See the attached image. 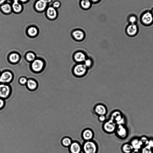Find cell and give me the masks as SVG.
Wrapping results in <instances>:
<instances>
[{
  "label": "cell",
  "instance_id": "cell-35",
  "mask_svg": "<svg viewBox=\"0 0 153 153\" xmlns=\"http://www.w3.org/2000/svg\"><path fill=\"white\" fill-rule=\"evenodd\" d=\"M5 104V100L0 98V110L2 109Z\"/></svg>",
  "mask_w": 153,
  "mask_h": 153
},
{
  "label": "cell",
  "instance_id": "cell-3",
  "mask_svg": "<svg viewBox=\"0 0 153 153\" xmlns=\"http://www.w3.org/2000/svg\"><path fill=\"white\" fill-rule=\"evenodd\" d=\"M109 119L111 120L117 125L125 124V120L123 113L119 110H116L110 114Z\"/></svg>",
  "mask_w": 153,
  "mask_h": 153
},
{
  "label": "cell",
  "instance_id": "cell-40",
  "mask_svg": "<svg viewBox=\"0 0 153 153\" xmlns=\"http://www.w3.org/2000/svg\"><path fill=\"white\" fill-rule=\"evenodd\" d=\"M92 3H96L100 1V0H89Z\"/></svg>",
  "mask_w": 153,
  "mask_h": 153
},
{
  "label": "cell",
  "instance_id": "cell-23",
  "mask_svg": "<svg viewBox=\"0 0 153 153\" xmlns=\"http://www.w3.org/2000/svg\"><path fill=\"white\" fill-rule=\"evenodd\" d=\"M71 139L68 136H65L61 140V144L62 146L66 148H68L73 142Z\"/></svg>",
  "mask_w": 153,
  "mask_h": 153
},
{
  "label": "cell",
  "instance_id": "cell-12",
  "mask_svg": "<svg viewBox=\"0 0 153 153\" xmlns=\"http://www.w3.org/2000/svg\"><path fill=\"white\" fill-rule=\"evenodd\" d=\"M68 148L70 153H81L82 151V145L76 141H73Z\"/></svg>",
  "mask_w": 153,
  "mask_h": 153
},
{
  "label": "cell",
  "instance_id": "cell-22",
  "mask_svg": "<svg viewBox=\"0 0 153 153\" xmlns=\"http://www.w3.org/2000/svg\"><path fill=\"white\" fill-rule=\"evenodd\" d=\"M27 85L28 89L31 91H35L37 89V83L34 80L32 79L28 80Z\"/></svg>",
  "mask_w": 153,
  "mask_h": 153
},
{
  "label": "cell",
  "instance_id": "cell-39",
  "mask_svg": "<svg viewBox=\"0 0 153 153\" xmlns=\"http://www.w3.org/2000/svg\"><path fill=\"white\" fill-rule=\"evenodd\" d=\"M131 153H141L140 150L134 149Z\"/></svg>",
  "mask_w": 153,
  "mask_h": 153
},
{
  "label": "cell",
  "instance_id": "cell-42",
  "mask_svg": "<svg viewBox=\"0 0 153 153\" xmlns=\"http://www.w3.org/2000/svg\"><path fill=\"white\" fill-rule=\"evenodd\" d=\"M151 12L153 15V8L152 9L150 10Z\"/></svg>",
  "mask_w": 153,
  "mask_h": 153
},
{
  "label": "cell",
  "instance_id": "cell-32",
  "mask_svg": "<svg viewBox=\"0 0 153 153\" xmlns=\"http://www.w3.org/2000/svg\"><path fill=\"white\" fill-rule=\"evenodd\" d=\"M98 121L100 122L104 123L107 120L106 116L105 115H101L98 116Z\"/></svg>",
  "mask_w": 153,
  "mask_h": 153
},
{
  "label": "cell",
  "instance_id": "cell-21",
  "mask_svg": "<svg viewBox=\"0 0 153 153\" xmlns=\"http://www.w3.org/2000/svg\"><path fill=\"white\" fill-rule=\"evenodd\" d=\"M121 150L123 153H131L134 149L130 142L123 144L121 147Z\"/></svg>",
  "mask_w": 153,
  "mask_h": 153
},
{
  "label": "cell",
  "instance_id": "cell-8",
  "mask_svg": "<svg viewBox=\"0 0 153 153\" xmlns=\"http://www.w3.org/2000/svg\"><path fill=\"white\" fill-rule=\"evenodd\" d=\"M95 114L97 116L101 115H105L107 114L108 110L107 107L103 104H96L93 109Z\"/></svg>",
  "mask_w": 153,
  "mask_h": 153
},
{
  "label": "cell",
  "instance_id": "cell-11",
  "mask_svg": "<svg viewBox=\"0 0 153 153\" xmlns=\"http://www.w3.org/2000/svg\"><path fill=\"white\" fill-rule=\"evenodd\" d=\"M44 63L43 61L39 59H35L32 62L31 67L32 70L35 72H39L43 69Z\"/></svg>",
  "mask_w": 153,
  "mask_h": 153
},
{
  "label": "cell",
  "instance_id": "cell-44",
  "mask_svg": "<svg viewBox=\"0 0 153 153\" xmlns=\"http://www.w3.org/2000/svg\"><path fill=\"white\" fill-rule=\"evenodd\" d=\"M0 75H1V74H0Z\"/></svg>",
  "mask_w": 153,
  "mask_h": 153
},
{
  "label": "cell",
  "instance_id": "cell-28",
  "mask_svg": "<svg viewBox=\"0 0 153 153\" xmlns=\"http://www.w3.org/2000/svg\"><path fill=\"white\" fill-rule=\"evenodd\" d=\"M140 150L141 153H153V149L148 145L143 147Z\"/></svg>",
  "mask_w": 153,
  "mask_h": 153
},
{
  "label": "cell",
  "instance_id": "cell-41",
  "mask_svg": "<svg viewBox=\"0 0 153 153\" xmlns=\"http://www.w3.org/2000/svg\"><path fill=\"white\" fill-rule=\"evenodd\" d=\"M45 1L48 4L51 3L53 1V0H45Z\"/></svg>",
  "mask_w": 153,
  "mask_h": 153
},
{
  "label": "cell",
  "instance_id": "cell-20",
  "mask_svg": "<svg viewBox=\"0 0 153 153\" xmlns=\"http://www.w3.org/2000/svg\"><path fill=\"white\" fill-rule=\"evenodd\" d=\"M0 10L3 13L5 14H9L12 12V5L7 3L0 6Z\"/></svg>",
  "mask_w": 153,
  "mask_h": 153
},
{
  "label": "cell",
  "instance_id": "cell-17",
  "mask_svg": "<svg viewBox=\"0 0 153 153\" xmlns=\"http://www.w3.org/2000/svg\"><path fill=\"white\" fill-rule=\"evenodd\" d=\"M12 11L16 14L21 13L23 9V7L22 4L18 0H15L12 5Z\"/></svg>",
  "mask_w": 153,
  "mask_h": 153
},
{
  "label": "cell",
  "instance_id": "cell-5",
  "mask_svg": "<svg viewBox=\"0 0 153 153\" xmlns=\"http://www.w3.org/2000/svg\"><path fill=\"white\" fill-rule=\"evenodd\" d=\"M117 126L115 123L109 118L103 123L102 128L105 133L112 134L115 133Z\"/></svg>",
  "mask_w": 153,
  "mask_h": 153
},
{
  "label": "cell",
  "instance_id": "cell-7",
  "mask_svg": "<svg viewBox=\"0 0 153 153\" xmlns=\"http://www.w3.org/2000/svg\"><path fill=\"white\" fill-rule=\"evenodd\" d=\"M11 87L6 84H0V98L4 100L8 98L12 92Z\"/></svg>",
  "mask_w": 153,
  "mask_h": 153
},
{
  "label": "cell",
  "instance_id": "cell-26",
  "mask_svg": "<svg viewBox=\"0 0 153 153\" xmlns=\"http://www.w3.org/2000/svg\"><path fill=\"white\" fill-rule=\"evenodd\" d=\"M92 3L89 0H82L80 2V6L84 10H88L91 6Z\"/></svg>",
  "mask_w": 153,
  "mask_h": 153
},
{
  "label": "cell",
  "instance_id": "cell-2",
  "mask_svg": "<svg viewBox=\"0 0 153 153\" xmlns=\"http://www.w3.org/2000/svg\"><path fill=\"white\" fill-rule=\"evenodd\" d=\"M140 22L142 25L146 27L151 26L153 24V15L150 10L144 12L141 15Z\"/></svg>",
  "mask_w": 153,
  "mask_h": 153
},
{
  "label": "cell",
  "instance_id": "cell-4",
  "mask_svg": "<svg viewBox=\"0 0 153 153\" xmlns=\"http://www.w3.org/2000/svg\"><path fill=\"white\" fill-rule=\"evenodd\" d=\"M114 133L119 139L124 140L128 137L129 130L125 124L117 125Z\"/></svg>",
  "mask_w": 153,
  "mask_h": 153
},
{
  "label": "cell",
  "instance_id": "cell-6",
  "mask_svg": "<svg viewBox=\"0 0 153 153\" xmlns=\"http://www.w3.org/2000/svg\"><path fill=\"white\" fill-rule=\"evenodd\" d=\"M139 28L137 24H128L125 29V32L128 37L133 38L136 36L139 33Z\"/></svg>",
  "mask_w": 153,
  "mask_h": 153
},
{
  "label": "cell",
  "instance_id": "cell-34",
  "mask_svg": "<svg viewBox=\"0 0 153 153\" xmlns=\"http://www.w3.org/2000/svg\"><path fill=\"white\" fill-rule=\"evenodd\" d=\"M61 6V4L60 1H55L53 4V7L56 9L59 8Z\"/></svg>",
  "mask_w": 153,
  "mask_h": 153
},
{
  "label": "cell",
  "instance_id": "cell-9",
  "mask_svg": "<svg viewBox=\"0 0 153 153\" xmlns=\"http://www.w3.org/2000/svg\"><path fill=\"white\" fill-rule=\"evenodd\" d=\"M13 79V75L9 71H6L0 75V83L6 84L10 83Z\"/></svg>",
  "mask_w": 153,
  "mask_h": 153
},
{
  "label": "cell",
  "instance_id": "cell-19",
  "mask_svg": "<svg viewBox=\"0 0 153 153\" xmlns=\"http://www.w3.org/2000/svg\"><path fill=\"white\" fill-rule=\"evenodd\" d=\"M130 143L135 150H141L143 147V145L140 138H134L131 140Z\"/></svg>",
  "mask_w": 153,
  "mask_h": 153
},
{
  "label": "cell",
  "instance_id": "cell-14",
  "mask_svg": "<svg viewBox=\"0 0 153 153\" xmlns=\"http://www.w3.org/2000/svg\"><path fill=\"white\" fill-rule=\"evenodd\" d=\"M46 15L48 19L53 20L57 18L58 13L56 9L53 6H50L46 9Z\"/></svg>",
  "mask_w": 153,
  "mask_h": 153
},
{
  "label": "cell",
  "instance_id": "cell-29",
  "mask_svg": "<svg viewBox=\"0 0 153 153\" xmlns=\"http://www.w3.org/2000/svg\"><path fill=\"white\" fill-rule=\"evenodd\" d=\"M26 58L28 61L33 62L35 59L36 56L34 53L32 52H29L27 54Z\"/></svg>",
  "mask_w": 153,
  "mask_h": 153
},
{
  "label": "cell",
  "instance_id": "cell-13",
  "mask_svg": "<svg viewBox=\"0 0 153 153\" xmlns=\"http://www.w3.org/2000/svg\"><path fill=\"white\" fill-rule=\"evenodd\" d=\"M95 136L93 131L89 128L84 130L82 133L81 136L84 141L93 140Z\"/></svg>",
  "mask_w": 153,
  "mask_h": 153
},
{
  "label": "cell",
  "instance_id": "cell-16",
  "mask_svg": "<svg viewBox=\"0 0 153 153\" xmlns=\"http://www.w3.org/2000/svg\"><path fill=\"white\" fill-rule=\"evenodd\" d=\"M72 35L74 39L79 41L83 40L85 37L84 32L80 30H76L74 31L72 33Z\"/></svg>",
  "mask_w": 153,
  "mask_h": 153
},
{
  "label": "cell",
  "instance_id": "cell-24",
  "mask_svg": "<svg viewBox=\"0 0 153 153\" xmlns=\"http://www.w3.org/2000/svg\"><path fill=\"white\" fill-rule=\"evenodd\" d=\"M27 33L30 36L34 37L37 35L38 33V30L36 27L31 26L27 29Z\"/></svg>",
  "mask_w": 153,
  "mask_h": 153
},
{
  "label": "cell",
  "instance_id": "cell-33",
  "mask_svg": "<svg viewBox=\"0 0 153 153\" xmlns=\"http://www.w3.org/2000/svg\"><path fill=\"white\" fill-rule=\"evenodd\" d=\"M28 80L25 77H22L20 78L19 79V82L22 85L27 84Z\"/></svg>",
  "mask_w": 153,
  "mask_h": 153
},
{
  "label": "cell",
  "instance_id": "cell-38",
  "mask_svg": "<svg viewBox=\"0 0 153 153\" xmlns=\"http://www.w3.org/2000/svg\"><path fill=\"white\" fill-rule=\"evenodd\" d=\"M18 1L22 3H25L27 2L29 0H18Z\"/></svg>",
  "mask_w": 153,
  "mask_h": 153
},
{
  "label": "cell",
  "instance_id": "cell-36",
  "mask_svg": "<svg viewBox=\"0 0 153 153\" xmlns=\"http://www.w3.org/2000/svg\"><path fill=\"white\" fill-rule=\"evenodd\" d=\"M147 145L153 149V139H149Z\"/></svg>",
  "mask_w": 153,
  "mask_h": 153
},
{
  "label": "cell",
  "instance_id": "cell-15",
  "mask_svg": "<svg viewBox=\"0 0 153 153\" xmlns=\"http://www.w3.org/2000/svg\"><path fill=\"white\" fill-rule=\"evenodd\" d=\"M48 4L45 0H38L35 4V8L38 12H41L47 9Z\"/></svg>",
  "mask_w": 153,
  "mask_h": 153
},
{
  "label": "cell",
  "instance_id": "cell-31",
  "mask_svg": "<svg viewBox=\"0 0 153 153\" xmlns=\"http://www.w3.org/2000/svg\"><path fill=\"white\" fill-rule=\"evenodd\" d=\"M84 62V64L87 68L91 67L92 64V61L89 58L87 59Z\"/></svg>",
  "mask_w": 153,
  "mask_h": 153
},
{
  "label": "cell",
  "instance_id": "cell-25",
  "mask_svg": "<svg viewBox=\"0 0 153 153\" xmlns=\"http://www.w3.org/2000/svg\"><path fill=\"white\" fill-rule=\"evenodd\" d=\"M9 60L12 63L16 64L19 61L20 56L17 53H12L9 56Z\"/></svg>",
  "mask_w": 153,
  "mask_h": 153
},
{
  "label": "cell",
  "instance_id": "cell-1",
  "mask_svg": "<svg viewBox=\"0 0 153 153\" xmlns=\"http://www.w3.org/2000/svg\"><path fill=\"white\" fill-rule=\"evenodd\" d=\"M82 146V152L83 153H97L98 146L95 141H84Z\"/></svg>",
  "mask_w": 153,
  "mask_h": 153
},
{
  "label": "cell",
  "instance_id": "cell-10",
  "mask_svg": "<svg viewBox=\"0 0 153 153\" xmlns=\"http://www.w3.org/2000/svg\"><path fill=\"white\" fill-rule=\"evenodd\" d=\"M87 68L84 64H79L74 68L73 73L76 76H82L85 75L87 71Z\"/></svg>",
  "mask_w": 153,
  "mask_h": 153
},
{
  "label": "cell",
  "instance_id": "cell-37",
  "mask_svg": "<svg viewBox=\"0 0 153 153\" xmlns=\"http://www.w3.org/2000/svg\"><path fill=\"white\" fill-rule=\"evenodd\" d=\"M7 0H0V6L6 3Z\"/></svg>",
  "mask_w": 153,
  "mask_h": 153
},
{
  "label": "cell",
  "instance_id": "cell-18",
  "mask_svg": "<svg viewBox=\"0 0 153 153\" xmlns=\"http://www.w3.org/2000/svg\"><path fill=\"white\" fill-rule=\"evenodd\" d=\"M74 58L76 62L79 63L84 62L87 59L85 53L82 52H78L75 53Z\"/></svg>",
  "mask_w": 153,
  "mask_h": 153
},
{
  "label": "cell",
  "instance_id": "cell-27",
  "mask_svg": "<svg viewBox=\"0 0 153 153\" xmlns=\"http://www.w3.org/2000/svg\"><path fill=\"white\" fill-rule=\"evenodd\" d=\"M127 21L128 24H137L138 19L136 15L131 14L129 15L127 17Z\"/></svg>",
  "mask_w": 153,
  "mask_h": 153
},
{
  "label": "cell",
  "instance_id": "cell-30",
  "mask_svg": "<svg viewBox=\"0 0 153 153\" xmlns=\"http://www.w3.org/2000/svg\"><path fill=\"white\" fill-rule=\"evenodd\" d=\"M140 139L143 145V147L148 145L149 139L145 136H142L140 138Z\"/></svg>",
  "mask_w": 153,
  "mask_h": 153
},
{
  "label": "cell",
  "instance_id": "cell-43",
  "mask_svg": "<svg viewBox=\"0 0 153 153\" xmlns=\"http://www.w3.org/2000/svg\"><path fill=\"white\" fill-rule=\"evenodd\" d=\"M12 1H15V0H12Z\"/></svg>",
  "mask_w": 153,
  "mask_h": 153
}]
</instances>
